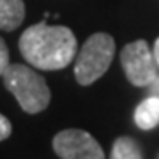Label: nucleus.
Wrapping results in <instances>:
<instances>
[{
  "mask_svg": "<svg viewBox=\"0 0 159 159\" xmlns=\"http://www.w3.org/2000/svg\"><path fill=\"white\" fill-rule=\"evenodd\" d=\"M115 55V41L110 34H92L80 48L74 60V78L80 85H92L108 71Z\"/></svg>",
  "mask_w": 159,
  "mask_h": 159,
  "instance_id": "7ed1b4c3",
  "label": "nucleus"
},
{
  "mask_svg": "<svg viewBox=\"0 0 159 159\" xmlns=\"http://www.w3.org/2000/svg\"><path fill=\"white\" fill-rule=\"evenodd\" d=\"M7 66H9V50H7L6 41L0 37V76L4 74Z\"/></svg>",
  "mask_w": 159,
  "mask_h": 159,
  "instance_id": "1a4fd4ad",
  "label": "nucleus"
},
{
  "mask_svg": "<svg viewBox=\"0 0 159 159\" xmlns=\"http://www.w3.org/2000/svg\"><path fill=\"white\" fill-rule=\"evenodd\" d=\"M25 20L23 0H0V30L12 32Z\"/></svg>",
  "mask_w": 159,
  "mask_h": 159,
  "instance_id": "423d86ee",
  "label": "nucleus"
},
{
  "mask_svg": "<svg viewBox=\"0 0 159 159\" xmlns=\"http://www.w3.org/2000/svg\"><path fill=\"white\" fill-rule=\"evenodd\" d=\"M53 150L60 159H104V150L90 133L66 129L53 138Z\"/></svg>",
  "mask_w": 159,
  "mask_h": 159,
  "instance_id": "39448f33",
  "label": "nucleus"
},
{
  "mask_svg": "<svg viewBox=\"0 0 159 159\" xmlns=\"http://www.w3.org/2000/svg\"><path fill=\"white\" fill-rule=\"evenodd\" d=\"M120 64L124 67V73L134 87L150 85L157 76V64L150 53L147 41H133L125 44L120 53Z\"/></svg>",
  "mask_w": 159,
  "mask_h": 159,
  "instance_id": "20e7f679",
  "label": "nucleus"
},
{
  "mask_svg": "<svg viewBox=\"0 0 159 159\" xmlns=\"http://www.w3.org/2000/svg\"><path fill=\"white\" fill-rule=\"evenodd\" d=\"M152 90H154V96H159V76H156V80H154L152 83Z\"/></svg>",
  "mask_w": 159,
  "mask_h": 159,
  "instance_id": "f8f14e48",
  "label": "nucleus"
},
{
  "mask_svg": "<svg viewBox=\"0 0 159 159\" xmlns=\"http://www.w3.org/2000/svg\"><path fill=\"white\" fill-rule=\"evenodd\" d=\"M78 43L73 30L62 25L41 21L25 30L20 37V51L25 60L43 71L67 67L76 57Z\"/></svg>",
  "mask_w": 159,
  "mask_h": 159,
  "instance_id": "f257e3e1",
  "label": "nucleus"
},
{
  "mask_svg": "<svg viewBox=\"0 0 159 159\" xmlns=\"http://www.w3.org/2000/svg\"><path fill=\"white\" fill-rule=\"evenodd\" d=\"M134 122L140 129H152L159 124V96H150L134 110Z\"/></svg>",
  "mask_w": 159,
  "mask_h": 159,
  "instance_id": "0eeeda50",
  "label": "nucleus"
},
{
  "mask_svg": "<svg viewBox=\"0 0 159 159\" xmlns=\"http://www.w3.org/2000/svg\"><path fill=\"white\" fill-rule=\"evenodd\" d=\"M2 78L6 89L18 99L25 113L34 115L48 108L51 92L37 71L21 64H9Z\"/></svg>",
  "mask_w": 159,
  "mask_h": 159,
  "instance_id": "f03ea898",
  "label": "nucleus"
},
{
  "mask_svg": "<svg viewBox=\"0 0 159 159\" xmlns=\"http://www.w3.org/2000/svg\"><path fill=\"white\" fill-rule=\"evenodd\" d=\"M12 133V125L11 122L4 117V115L0 113V142H4V140H7V138L11 136Z\"/></svg>",
  "mask_w": 159,
  "mask_h": 159,
  "instance_id": "9d476101",
  "label": "nucleus"
},
{
  "mask_svg": "<svg viewBox=\"0 0 159 159\" xmlns=\"http://www.w3.org/2000/svg\"><path fill=\"white\" fill-rule=\"evenodd\" d=\"M154 58H156V64H157V67H159V37L156 41V44H154Z\"/></svg>",
  "mask_w": 159,
  "mask_h": 159,
  "instance_id": "9b49d317",
  "label": "nucleus"
},
{
  "mask_svg": "<svg viewBox=\"0 0 159 159\" xmlns=\"http://www.w3.org/2000/svg\"><path fill=\"white\" fill-rule=\"evenodd\" d=\"M110 159H143V154L134 138L120 136L115 140Z\"/></svg>",
  "mask_w": 159,
  "mask_h": 159,
  "instance_id": "6e6552de",
  "label": "nucleus"
}]
</instances>
